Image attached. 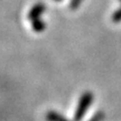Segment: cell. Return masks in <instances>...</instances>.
I'll list each match as a JSON object with an SVG mask.
<instances>
[{"mask_svg": "<svg viewBox=\"0 0 121 121\" xmlns=\"http://www.w3.org/2000/svg\"><path fill=\"white\" fill-rule=\"evenodd\" d=\"M93 94L90 91H86L81 95L80 99L78 102V106L76 108L75 115H74V121H82L86 114L87 110L90 108L91 104L93 102Z\"/></svg>", "mask_w": 121, "mask_h": 121, "instance_id": "6da1fadb", "label": "cell"}, {"mask_svg": "<svg viewBox=\"0 0 121 121\" xmlns=\"http://www.w3.org/2000/svg\"><path fill=\"white\" fill-rule=\"evenodd\" d=\"M45 10V5L43 3H36L35 5H33L31 7V9L29 10L28 12V19L30 20H33L35 18H39L41 14L44 12Z\"/></svg>", "mask_w": 121, "mask_h": 121, "instance_id": "7a4b0ae2", "label": "cell"}, {"mask_svg": "<svg viewBox=\"0 0 121 121\" xmlns=\"http://www.w3.org/2000/svg\"><path fill=\"white\" fill-rule=\"evenodd\" d=\"M47 121H69L67 118H65L63 115L56 111H48L45 115Z\"/></svg>", "mask_w": 121, "mask_h": 121, "instance_id": "3957f363", "label": "cell"}, {"mask_svg": "<svg viewBox=\"0 0 121 121\" xmlns=\"http://www.w3.org/2000/svg\"><path fill=\"white\" fill-rule=\"evenodd\" d=\"M31 27L36 32H41L45 29V23L41 18H35V19L31 20Z\"/></svg>", "mask_w": 121, "mask_h": 121, "instance_id": "277c9868", "label": "cell"}, {"mask_svg": "<svg viewBox=\"0 0 121 121\" xmlns=\"http://www.w3.org/2000/svg\"><path fill=\"white\" fill-rule=\"evenodd\" d=\"M104 116L105 115H104L103 111H98L92 117H91V119L89 121H102L104 119Z\"/></svg>", "mask_w": 121, "mask_h": 121, "instance_id": "5b68a950", "label": "cell"}, {"mask_svg": "<svg viewBox=\"0 0 121 121\" xmlns=\"http://www.w3.org/2000/svg\"><path fill=\"white\" fill-rule=\"evenodd\" d=\"M112 21L116 22V23L121 21V6L112 14Z\"/></svg>", "mask_w": 121, "mask_h": 121, "instance_id": "8992f818", "label": "cell"}, {"mask_svg": "<svg viewBox=\"0 0 121 121\" xmlns=\"http://www.w3.org/2000/svg\"><path fill=\"white\" fill-rule=\"evenodd\" d=\"M83 0H71V2H70V8L71 9H77L79 6H80V4L82 3Z\"/></svg>", "mask_w": 121, "mask_h": 121, "instance_id": "52a82bcc", "label": "cell"}, {"mask_svg": "<svg viewBox=\"0 0 121 121\" xmlns=\"http://www.w3.org/2000/svg\"><path fill=\"white\" fill-rule=\"evenodd\" d=\"M55 1H62V0H55Z\"/></svg>", "mask_w": 121, "mask_h": 121, "instance_id": "ba28073f", "label": "cell"}, {"mask_svg": "<svg viewBox=\"0 0 121 121\" xmlns=\"http://www.w3.org/2000/svg\"><path fill=\"white\" fill-rule=\"evenodd\" d=\"M119 1H121V0H119Z\"/></svg>", "mask_w": 121, "mask_h": 121, "instance_id": "9c48e42d", "label": "cell"}]
</instances>
